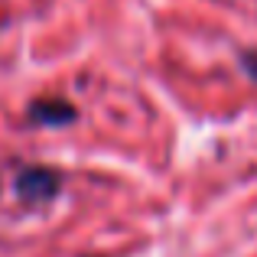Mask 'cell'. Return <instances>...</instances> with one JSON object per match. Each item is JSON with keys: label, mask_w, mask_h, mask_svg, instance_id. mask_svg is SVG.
<instances>
[{"label": "cell", "mask_w": 257, "mask_h": 257, "mask_svg": "<svg viewBox=\"0 0 257 257\" xmlns=\"http://www.w3.org/2000/svg\"><path fill=\"white\" fill-rule=\"evenodd\" d=\"M62 189V176L49 166H26L13 182V192L23 205H46L52 202Z\"/></svg>", "instance_id": "6da1fadb"}, {"label": "cell", "mask_w": 257, "mask_h": 257, "mask_svg": "<svg viewBox=\"0 0 257 257\" xmlns=\"http://www.w3.org/2000/svg\"><path fill=\"white\" fill-rule=\"evenodd\" d=\"M238 62H241V69H244V75L257 82V49H244L238 56Z\"/></svg>", "instance_id": "3957f363"}, {"label": "cell", "mask_w": 257, "mask_h": 257, "mask_svg": "<svg viewBox=\"0 0 257 257\" xmlns=\"http://www.w3.org/2000/svg\"><path fill=\"white\" fill-rule=\"evenodd\" d=\"M26 117L36 127H65L78 117V111L62 98H36L30 104V114H26Z\"/></svg>", "instance_id": "7a4b0ae2"}]
</instances>
